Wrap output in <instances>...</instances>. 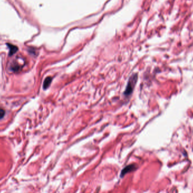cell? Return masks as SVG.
Here are the masks:
<instances>
[{"instance_id":"obj_5","label":"cell","mask_w":193,"mask_h":193,"mask_svg":"<svg viewBox=\"0 0 193 193\" xmlns=\"http://www.w3.org/2000/svg\"><path fill=\"white\" fill-rule=\"evenodd\" d=\"M5 114V111L2 109H0V119L3 118V116Z\"/></svg>"},{"instance_id":"obj_4","label":"cell","mask_w":193,"mask_h":193,"mask_svg":"<svg viewBox=\"0 0 193 193\" xmlns=\"http://www.w3.org/2000/svg\"><path fill=\"white\" fill-rule=\"evenodd\" d=\"M8 46H9L10 47V56L13 55L14 54H15V53L16 52V51L18 49L17 48V47H16V46H14V45H12L9 44Z\"/></svg>"},{"instance_id":"obj_3","label":"cell","mask_w":193,"mask_h":193,"mask_svg":"<svg viewBox=\"0 0 193 193\" xmlns=\"http://www.w3.org/2000/svg\"><path fill=\"white\" fill-rule=\"evenodd\" d=\"M52 81V78L47 77V78H46V79L44 81V84H43V88H44V89H46L49 87Z\"/></svg>"},{"instance_id":"obj_2","label":"cell","mask_w":193,"mask_h":193,"mask_svg":"<svg viewBox=\"0 0 193 193\" xmlns=\"http://www.w3.org/2000/svg\"><path fill=\"white\" fill-rule=\"evenodd\" d=\"M134 168H135V167H134L133 165H129V166H127V167H125V168L122 171L121 176H124L125 173H128V172H130L131 171H132V170H133V169H134Z\"/></svg>"},{"instance_id":"obj_1","label":"cell","mask_w":193,"mask_h":193,"mask_svg":"<svg viewBox=\"0 0 193 193\" xmlns=\"http://www.w3.org/2000/svg\"><path fill=\"white\" fill-rule=\"evenodd\" d=\"M137 81V74H134L129 78V81H128L127 86L126 88V89L125 90L124 94L125 96H129L130 94H132L133 89H134L135 85L136 84V82Z\"/></svg>"}]
</instances>
